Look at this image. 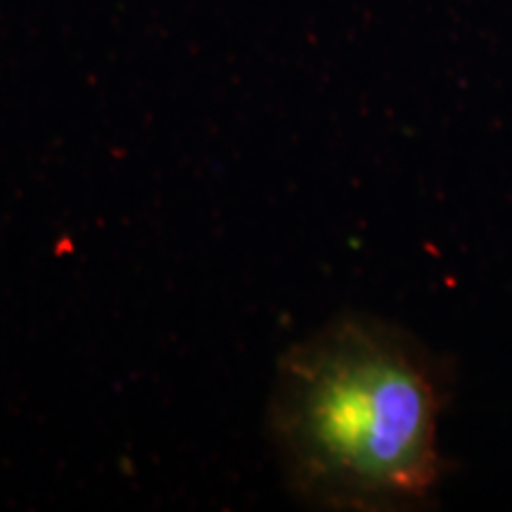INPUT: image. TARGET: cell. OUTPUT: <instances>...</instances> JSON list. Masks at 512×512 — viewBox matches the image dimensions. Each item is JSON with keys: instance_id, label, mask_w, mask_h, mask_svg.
I'll return each instance as SVG.
<instances>
[{"instance_id": "cell-1", "label": "cell", "mask_w": 512, "mask_h": 512, "mask_svg": "<svg viewBox=\"0 0 512 512\" xmlns=\"http://www.w3.org/2000/svg\"><path fill=\"white\" fill-rule=\"evenodd\" d=\"M448 399L451 370L413 332L363 313L330 320L278 361L268 434L285 484L323 510L427 508L448 472Z\"/></svg>"}]
</instances>
